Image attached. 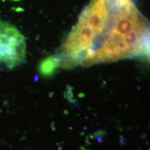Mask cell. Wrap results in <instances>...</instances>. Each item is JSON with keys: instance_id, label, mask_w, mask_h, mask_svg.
<instances>
[{"instance_id": "3", "label": "cell", "mask_w": 150, "mask_h": 150, "mask_svg": "<svg viewBox=\"0 0 150 150\" xmlns=\"http://www.w3.org/2000/svg\"><path fill=\"white\" fill-rule=\"evenodd\" d=\"M12 1H20V0H12Z\"/></svg>"}, {"instance_id": "1", "label": "cell", "mask_w": 150, "mask_h": 150, "mask_svg": "<svg viewBox=\"0 0 150 150\" xmlns=\"http://www.w3.org/2000/svg\"><path fill=\"white\" fill-rule=\"evenodd\" d=\"M25 57L23 35L15 26L0 20V65L12 70L23 64Z\"/></svg>"}, {"instance_id": "2", "label": "cell", "mask_w": 150, "mask_h": 150, "mask_svg": "<svg viewBox=\"0 0 150 150\" xmlns=\"http://www.w3.org/2000/svg\"><path fill=\"white\" fill-rule=\"evenodd\" d=\"M59 67V60L55 56H48L39 64V72L44 76H51Z\"/></svg>"}]
</instances>
